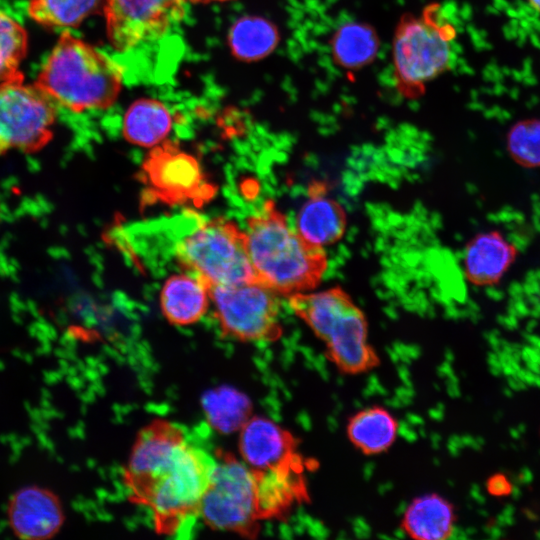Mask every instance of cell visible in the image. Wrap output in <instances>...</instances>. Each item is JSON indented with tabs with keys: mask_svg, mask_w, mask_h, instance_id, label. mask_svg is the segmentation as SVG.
I'll return each instance as SVG.
<instances>
[{
	"mask_svg": "<svg viewBox=\"0 0 540 540\" xmlns=\"http://www.w3.org/2000/svg\"><path fill=\"white\" fill-rule=\"evenodd\" d=\"M409 504L406 501H400L395 508V513L397 516H404L408 509Z\"/></svg>",
	"mask_w": 540,
	"mask_h": 540,
	"instance_id": "obj_47",
	"label": "cell"
},
{
	"mask_svg": "<svg viewBox=\"0 0 540 540\" xmlns=\"http://www.w3.org/2000/svg\"><path fill=\"white\" fill-rule=\"evenodd\" d=\"M225 0H105L106 30L112 47L126 52L161 39L188 5Z\"/></svg>",
	"mask_w": 540,
	"mask_h": 540,
	"instance_id": "obj_10",
	"label": "cell"
},
{
	"mask_svg": "<svg viewBox=\"0 0 540 540\" xmlns=\"http://www.w3.org/2000/svg\"><path fill=\"white\" fill-rule=\"evenodd\" d=\"M327 426L331 432H335L339 428L338 420L334 414L327 417Z\"/></svg>",
	"mask_w": 540,
	"mask_h": 540,
	"instance_id": "obj_41",
	"label": "cell"
},
{
	"mask_svg": "<svg viewBox=\"0 0 540 540\" xmlns=\"http://www.w3.org/2000/svg\"><path fill=\"white\" fill-rule=\"evenodd\" d=\"M405 420L412 426H423L425 423L424 419L420 415L413 412H408L405 415Z\"/></svg>",
	"mask_w": 540,
	"mask_h": 540,
	"instance_id": "obj_39",
	"label": "cell"
},
{
	"mask_svg": "<svg viewBox=\"0 0 540 540\" xmlns=\"http://www.w3.org/2000/svg\"><path fill=\"white\" fill-rule=\"evenodd\" d=\"M198 514L215 530L254 534L261 516L258 475L228 453L215 461Z\"/></svg>",
	"mask_w": 540,
	"mask_h": 540,
	"instance_id": "obj_6",
	"label": "cell"
},
{
	"mask_svg": "<svg viewBox=\"0 0 540 540\" xmlns=\"http://www.w3.org/2000/svg\"><path fill=\"white\" fill-rule=\"evenodd\" d=\"M172 128V115L156 99L143 98L127 109L123 119L125 139L137 146L152 148L165 140Z\"/></svg>",
	"mask_w": 540,
	"mask_h": 540,
	"instance_id": "obj_17",
	"label": "cell"
},
{
	"mask_svg": "<svg viewBox=\"0 0 540 540\" xmlns=\"http://www.w3.org/2000/svg\"><path fill=\"white\" fill-rule=\"evenodd\" d=\"M201 406L208 424L221 434L240 431L252 416L249 397L227 385L207 390L202 395Z\"/></svg>",
	"mask_w": 540,
	"mask_h": 540,
	"instance_id": "obj_19",
	"label": "cell"
},
{
	"mask_svg": "<svg viewBox=\"0 0 540 540\" xmlns=\"http://www.w3.org/2000/svg\"><path fill=\"white\" fill-rule=\"evenodd\" d=\"M445 406L442 402H438L435 408H431L428 411V415L435 421H442L444 418Z\"/></svg>",
	"mask_w": 540,
	"mask_h": 540,
	"instance_id": "obj_36",
	"label": "cell"
},
{
	"mask_svg": "<svg viewBox=\"0 0 540 540\" xmlns=\"http://www.w3.org/2000/svg\"><path fill=\"white\" fill-rule=\"evenodd\" d=\"M331 54L334 63L346 70H358L373 62L380 48L376 30L367 23L350 21L332 35Z\"/></svg>",
	"mask_w": 540,
	"mask_h": 540,
	"instance_id": "obj_18",
	"label": "cell"
},
{
	"mask_svg": "<svg viewBox=\"0 0 540 540\" xmlns=\"http://www.w3.org/2000/svg\"><path fill=\"white\" fill-rule=\"evenodd\" d=\"M464 447L461 437L457 435H452L447 442V449L449 453L456 457L459 455L460 449Z\"/></svg>",
	"mask_w": 540,
	"mask_h": 540,
	"instance_id": "obj_34",
	"label": "cell"
},
{
	"mask_svg": "<svg viewBox=\"0 0 540 540\" xmlns=\"http://www.w3.org/2000/svg\"><path fill=\"white\" fill-rule=\"evenodd\" d=\"M210 296L207 286L196 276L174 274L160 291V307L172 325L188 326L198 322L207 312Z\"/></svg>",
	"mask_w": 540,
	"mask_h": 540,
	"instance_id": "obj_15",
	"label": "cell"
},
{
	"mask_svg": "<svg viewBox=\"0 0 540 540\" xmlns=\"http://www.w3.org/2000/svg\"><path fill=\"white\" fill-rule=\"evenodd\" d=\"M144 184V202L167 205H202L216 192L199 161L172 142L164 140L146 155L138 175Z\"/></svg>",
	"mask_w": 540,
	"mask_h": 540,
	"instance_id": "obj_9",
	"label": "cell"
},
{
	"mask_svg": "<svg viewBox=\"0 0 540 540\" xmlns=\"http://www.w3.org/2000/svg\"><path fill=\"white\" fill-rule=\"evenodd\" d=\"M433 462H434V464H435L436 466H439V465H440L439 459H438L437 457H435V458L433 459Z\"/></svg>",
	"mask_w": 540,
	"mask_h": 540,
	"instance_id": "obj_56",
	"label": "cell"
},
{
	"mask_svg": "<svg viewBox=\"0 0 540 540\" xmlns=\"http://www.w3.org/2000/svg\"><path fill=\"white\" fill-rule=\"evenodd\" d=\"M396 431L397 435H399L409 443H413L418 439V433L414 430L413 426L409 424L405 419L397 422Z\"/></svg>",
	"mask_w": 540,
	"mask_h": 540,
	"instance_id": "obj_31",
	"label": "cell"
},
{
	"mask_svg": "<svg viewBox=\"0 0 540 540\" xmlns=\"http://www.w3.org/2000/svg\"><path fill=\"white\" fill-rule=\"evenodd\" d=\"M508 145L515 156L528 162H540V120L516 123L508 134Z\"/></svg>",
	"mask_w": 540,
	"mask_h": 540,
	"instance_id": "obj_26",
	"label": "cell"
},
{
	"mask_svg": "<svg viewBox=\"0 0 540 540\" xmlns=\"http://www.w3.org/2000/svg\"><path fill=\"white\" fill-rule=\"evenodd\" d=\"M468 537L465 530L457 525H452L450 532L447 536L448 539H466Z\"/></svg>",
	"mask_w": 540,
	"mask_h": 540,
	"instance_id": "obj_38",
	"label": "cell"
},
{
	"mask_svg": "<svg viewBox=\"0 0 540 540\" xmlns=\"http://www.w3.org/2000/svg\"><path fill=\"white\" fill-rule=\"evenodd\" d=\"M375 468L376 466L373 462L370 461L365 463L363 467V477L365 480H370L372 478Z\"/></svg>",
	"mask_w": 540,
	"mask_h": 540,
	"instance_id": "obj_40",
	"label": "cell"
},
{
	"mask_svg": "<svg viewBox=\"0 0 540 540\" xmlns=\"http://www.w3.org/2000/svg\"><path fill=\"white\" fill-rule=\"evenodd\" d=\"M14 531L26 538H46L62 523V511L56 498L43 489L30 487L18 492L9 508Z\"/></svg>",
	"mask_w": 540,
	"mask_h": 540,
	"instance_id": "obj_14",
	"label": "cell"
},
{
	"mask_svg": "<svg viewBox=\"0 0 540 540\" xmlns=\"http://www.w3.org/2000/svg\"><path fill=\"white\" fill-rule=\"evenodd\" d=\"M291 450L289 434L269 418L252 415L239 431L241 458L255 472L290 464Z\"/></svg>",
	"mask_w": 540,
	"mask_h": 540,
	"instance_id": "obj_13",
	"label": "cell"
},
{
	"mask_svg": "<svg viewBox=\"0 0 540 540\" xmlns=\"http://www.w3.org/2000/svg\"><path fill=\"white\" fill-rule=\"evenodd\" d=\"M56 103L23 74L0 83V155L10 151L34 153L53 138Z\"/></svg>",
	"mask_w": 540,
	"mask_h": 540,
	"instance_id": "obj_7",
	"label": "cell"
},
{
	"mask_svg": "<svg viewBox=\"0 0 540 540\" xmlns=\"http://www.w3.org/2000/svg\"><path fill=\"white\" fill-rule=\"evenodd\" d=\"M353 403H354V406H355L357 409H360V408H362V406H363L362 402H361L360 400H357V399H355Z\"/></svg>",
	"mask_w": 540,
	"mask_h": 540,
	"instance_id": "obj_53",
	"label": "cell"
},
{
	"mask_svg": "<svg viewBox=\"0 0 540 540\" xmlns=\"http://www.w3.org/2000/svg\"><path fill=\"white\" fill-rule=\"evenodd\" d=\"M337 538H338L339 540L347 539V538H348L347 532L341 530V531L338 533Z\"/></svg>",
	"mask_w": 540,
	"mask_h": 540,
	"instance_id": "obj_51",
	"label": "cell"
},
{
	"mask_svg": "<svg viewBox=\"0 0 540 540\" xmlns=\"http://www.w3.org/2000/svg\"><path fill=\"white\" fill-rule=\"evenodd\" d=\"M295 224V230L304 240L325 247L344 236L347 215L343 206L328 195V184L313 180L308 185L307 199L296 215Z\"/></svg>",
	"mask_w": 540,
	"mask_h": 540,
	"instance_id": "obj_12",
	"label": "cell"
},
{
	"mask_svg": "<svg viewBox=\"0 0 540 540\" xmlns=\"http://www.w3.org/2000/svg\"><path fill=\"white\" fill-rule=\"evenodd\" d=\"M393 349L399 355L400 363L410 365L413 360H416L421 355V349L416 345H405L403 343H395Z\"/></svg>",
	"mask_w": 540,
	"mask_h": 540,
	"instance_id": "obj_27",
	"label": "cell"
},
{
	"mask_svg": "<svg viewBox=\"0 0 540 540\" xmlns=\"http://www.w3.org/2000/svg\"><path fill=\"white\" fill-rule=\"evenodd\" d=\"M178 265L209 289L257 282L245 231L229 219H211L181 239L175 248Z\"/></svg>",
	"mask_w": 540,
	"mask_h": 540,
	"instance_id": "obj_5",
	"label": "cell"
},
{
	"mask_svg": "<svg viewBox=\"0 0 540 540\" xmlns=\"http://www.w3.org/2000/svg\"><path fill=\"white\" fill-rule=\"evenodd\" d=\"M395 396L400 399L403 406H407L412 403L413 397L415 396V391L413 387L403 385L396 388Z\"/></svg>",
	"mask_w": 540,
	"mask_h": 540,
	"instance_id": "obj_32",
	"label": "cell"
},
{
	"mask_svg": "<svg viewBox=\"0 0 540 540\" xmlns=\"http://www.w3.org/2000/svg\"><path fill=\"white\" fill-rule=\"evenodd\" d=\"M215 461L176 425L155 420L138 434L125 471L131 498L152 511L159 532H176L198 515Z\"/></svg>",
	"mask_w": 540,
	"mask_h": 540,
	"instance_id": "obj_1",
	"label": "cell"
},
{
	"mask_svg": "<svg viewBox=\"0 0 540 540\" xmlns=\"http://www.w3.org/2000/svg\"><path fill=\"white\" fill-rule=\"evenodd\" d=\"M397 373H398L399 378L402 380L403 385L413 387V383L411 381V374L408 369V365H405L403 363H398Z\"/></svg>",
	"mask_w": 540,
	"mask_h": 540,
	"instance_id": "obj_35",
	"label": "cell"
},
{
	"mask_svg": "<svg viewBox=\"0 0 540 540\" xmlns=\"http://www.w3.org/2000/svg\"><path fill=\"white\" fill-rule=\"evenodd\" d=\"M277 27L269 20L246 16L237 20L229 32L233 55L243 61H256L268 56L279 43Z\"/></svg>",
	"mask_w": 540,
	"mask_h": 540,
	"instance_id": "obj_21",
	"label": "cell"
},
{
	"mask_svg": "<svg viewBox=\"0 0 540 540\" xmlns=\"http://www.w3.org/2000/svg\"><path fill=\"white\" fill-rule=\"evenodd\" d=\"M385 404L391 408H400V407H403V404L402 402L400 401L399 398H397L396 396L394 397H391V398H387L385 400Z\"/></svg>",
	"mask_w": 540,
	"mask_h": 540,
	"instance_id": "obj_46",
	"label": "cell"
},
{
	"mask_svg": "<svg viewBox=\"0 0 540 540\" xmlns=\"http://www.w3.org/2000/svg\"><path fill=\"white\" fill-rule=\"evenodd\" d=\"M437 374H438V376L443 377V378H448L451 375H453L454 371L452 369V366H451L450 362L445 361L442 364H440L437 367Z\"/></svg>",
	"mask_w": 540,
	"mask_h": 540,
	"instance_id": "obj_37",
	"label": "cell"
},
{
	"mask_svg": "<svg viewBox=\"0 0 540 540\" xmlns=\"http://www.w3.org/2000/svg\"><path fill=\"white\" fill-rule=\"evenodd\" d=\"M27 45L28 37L22 25L0 10V83L22 75L19 66Z\"/></svg>",
	"mask_w": 540,
	"mask_h": 540,
	"instance_id": "obj_25",
	"label": "cell"
},
{
	"mask_svg": "<svg viewBox=\"0 0 540 540\" xmlns=\"http://www.w3.org/2000/svg\"><path fill=\"white\" fill-rule=\"evenodd\" d=\"M441 440H442V437H441V435L439 433L433 432V433L430 434L431 446L434 449L437 450V449L440 448Z\"/></svg>",
	"mask_w": 540,
	"mask_h": 540,
	"instance_id": "obj_43",
	"label": "cell"
},
{
	"mask_svg": "<svg viewBox=\"0 0 540 540\" xmlns=\"http://www.w3.org/2000/svg\"><path fill=\"white\" fill-rule=\"evenodd\" d=\"M458 383V377L455 374L446 378V390L452 398L459 397L460 395Z\"/></svg>",
	"mask_w": 540,
	"mask_h": 540,
	"instance_id": "obj_33",
	"label": "cell"
},
{
	"mask_svg": "<svg viewBox=\"0 0 540 540\" xmlns=\"http://www.w3.org/2000/svg\"><path fill=\"white\" fill-rule=\"evenodd\" d=\"M392 489H393V483L388 481V482L381 483L378 486L377 491L380 495H385Z\"/></svg>",
	"mask_w": 540,
	"mask_h": 540,
	"instance_id": "obj_44",
	"label": "cell"
},
{
	"mask_svg": "<svg viewBox=\"0 0 540 540\" xmlns=\"http://www.w3.org/2000/svg\"><path fill=\"white\" fill-rule=\"evenodd\" d=\"M387 354H388L390 360L393 363H395V364L400 363L399 355L395 352V350L393 348H388L387 349Z\"/></svg>",
	"mask_w": 540,
	"mask_h": 540,
	"instance_id": "obj_48",
	"label": "cell"
},
{
	"mask_svg": "<svg viewBox=\"0 0 540 540\" xmlns=\"http://www.w3.org/2000/svg\"><path fill=\"white\" fill-rule=\"evenodd\" d=\"M247 248L257 282L279 296L310 292L328 267L324 247L313 245L293 230L271 199L247 219Z\"/></svg>",
	"mask_w": 540,
	"mask_h": 540,
	"instance_id": "obj_2",
	"label": "cell"
},
{
	"mask_svg": "<svg viewBox=\"0 0 540 540\" xmlns=\"http://www.w3.org/2000/svg\"><path fill=\"white\" fill-rule=\"evenodd\" d=\"M323 340L335 362L346 371L357 372L375 363V356L367 344L364 314L346 291L340 297Z\"/></svg>",
	"mask_w": 540,
	"mask_h": 540,
	"instance_id": "obj_11",
	"label": "cell"
},
{
	"mask_svg": "<svg viewBox=\"0 0 540 540\" xmlns=\"http://www.w3.org/2000/svg\"><path fill=\"white\" fill-rule=\"evenodd\" d=\"M455 39L456 29L439 4L426 6L418 16H402L392 46L398 92L409 99L421 96L427 83L450 68Z\"/></svg>",
	"mask_w": 540,
	"mask_h": 540,
	"instance_id": "obj_4",
	"label": "cell"
},
{
	"mask_svg": "<svg viewBox=\"0 0 540 540\" xmlns=\"http://www.w3.org/2000/svg\"><path fill=\"white\" fill-rule=\"evenodd\" d=\"M351 524L353 534L356 538L367 539L371 536V526L362 516L352 518Z\"/></svg>",
	"mask_w": 540,
	"mask_h": 540,
	"instance_id": "obj_29",
	"label": "cell"
},
{
	"mask_svg": "<svg viewBox=\"0 0 540 540\" xmlns=\"http://www.w3.org/2000/svg\"><path fill=\"white\" fill-rule=\"evenodd\" d=\"M488 491L493 495L503 496L512 491V485L506 476L497 474L488 480Z\"/></svg>",
	"mask_w": 540,
	"mask_h": 540,
	"instance_id": "obj_28",
	"label": "cell"
},
{
	"mask_svg": "<svg viewBox=\"0 0 540 540\" xmlns=\"http://www.w3.org/2000/svg\"><path fill=\"white\" fill-rule=\"evenodd\" d=\"M336 383L340 386H342L344 384V379L343 377L339 376L336 380Z\"/></svg>",
	"mask_w": 540,
	"mask_h": 540,
	"instance_id": "obj_54",
	"label": "cell"
},
{
	"mask_svg": "<svg viewBox=\"0 0 540 540\" xmlns=\"http://www.w3.org/2000/svg\"><path fill=\"white\" fill-rule=\"evenodd\" d=\"M510 258L509 246L498 233L480 234L465 248V276L476 285L491 284L502 275Z\"/></svg>",
	"mask_w": 540,
	"mask_h": 540,
	"instance_id": "obj_16",
	"label": "cell"
},
{
	"mask_svg": "<svg viewBox=\"0 0 540 540\" xmlns=\"http://www.w3.org/2000/svg\"><path fill=\"white\" fill-rule=\"evenodd\" d=\"M453 522L452 506L436 494H426L414 499L403 519L407 534L420 540L446 539Z\"/></svg>",
	"mask_w": 540,
	"mask_h": 540,
	"instance_id": "obj_20",
	"label": "cell"
},
{
	"mask_svg": "<svg viewBox=\"0 0 540 540\" xmlns=\"http://www.w3.org/2000/svg\"><path fill=\"white\" fill-rule=\"evenodd\" d=\"M104 4L105 0H29L28 13L45 27H75Z\"/></svg>",
	"mask_w": 540,
	"mask_h": 540,
	"instance_id": "obj_23",
	"label": "cell"
},
{
	"mask_svg": "<svg viewBox=\"0 0 540 540\" xmlns=\"http://www.w3.org/2000/svg\"><path fill=\"white\" fill-rule=\"evenodd\" d=\"M122 80V69L112 58L64 32L44 62L36 84L56 104L81 113L113 105Z\"/></svg>",
	"mask_w": 540,
	"mask_h": 540,
	"instance_id": "obj_3",
	"label": "cell"
},
{
	"mask_svg": "<svg viewBox=\"0 0 540 540\" xmlns=\"http://www.w3.org/2000/svg\"><path fill=\"white\" fill-rule=\"evenodd\" d=\"M306 528L310 536L318 540H325L330 535V530L323 524L322 521L317 519H312Z\"/></svg>",
	"mask_w": 540,
	"mask_h": 540,
	"instance_id": "obj_30",
	"label": "cell"
},
{
	"mask_svg": "<svg viewBox=\"0 0 540 540\" xmlns=\"http://www.w3.org/2000/svg\"><path fill=\"white\" fill-rule=\"evenodd\" d=\"M222 334L244 342H270L281 334L279 295L258 282L208 289Z\"/></svg>",
	"mask_w": 540,
	"mask_h": 540,
	"instance_id": "obj_8",
	"label": "cell"
},
{
	"mask_svg": "<svg viewBox=\"0 0 540 540\" xmlns=\"http://www.w3.org/2000/svg\"><path fill=\"white\" fill-rule=\"evenodd\" d=\"M299 421L302 425V427L305 429V430H310L311 427H312V422H311V419L309 417V415L307 413H302L299 417Z\"/></svg>",
	"mask_w": 540,
	"mask_h": 540,
	"instance_id": "obj_42",
	"label": "cell"
},
{
	"mask_svg": "<svg viewBox=\"0 0 540 540\" xmlns=\"http://www.w3.org/2000/svg\"><path fill=\"white\" fill-rule=\"evenodd\" d=\"M524 1L534 13L540 16V0H524Z\"/></svg>",
	"mask_w": 540,
	"mask_h": 540,
	"instance_id": "obj_45",
	"label": "cell"
},
{
	"mask_svg": "<svg viewBox=\"0 0 540 540\" xmlns=\"http://www.w3.org/2000/svg\"><path fill=\"white\" fill-rule=\"evenodd\" d=\"M290 464H284L258 475V497L261 516L280 511L296 496L299 481Z\"/></svg>",
	"mask_w": 540,
	"mask_h": 540,
	"instance_id": "obj_24",
	"label": "cell"
},
{
	"mask_svg": "<svg viewBox=\"0 0 540 540\" xmlns=\"http://www.w3.org/2000/svg\"><path fill=\"white\" fill-rule=\"evenodd\" d=\"M397 422L384 409L369 408L360 411L348 424L351 441L368 454L386 450L395 440Z\"/></svg>",
	"mask_w": 540,
	"mask_h": 540,
	"instance_id": "obj_22",
	"label": "cell"
},
{
	"mask_svg": "<svg viewBox=\"0 0 540 540\" xmlns=\"http://www.w3.org/2000/svg\"><path fill=\"white\" fill-rule=\"evenodd\" d=\"M417 433H418V436H421L423 438H425L427 436V433H426L425 429L422 426L419 427Z\"/></svg>",
	"mask_w": 540,
	"mask_h": 540,
	"instance_id": "obj_52",
	"label": "cell"
},
{
	"mask_svg": "<svg viewBox=\"0 0 540 540\" xmlns=\"http://www.w3.org/2000/svg\"><path fill=\"white\" fill-rule=\"evenodd\" d=\"M453 359H454L453 353L451 352V350L447 349L445 351V361L451 362L453 361Z\"/></svg>",
	"mask_w": 540,
	"mask_h": 540,
	"instance_id": "obj_50",
	"label": "cell"
},
{
	"mask_svg": "<svg viewBox=\"0 0 540 540\" xmlns=\"http://www.w3.org/2000/svg\"><path fill=\"white\" fill-rule=\"evenodd\" d=\"M378 537L381 538V539H391L392 538L391 536H388L386 534H378Z\"/></svg>",
	"mask_w": 540,
	"mask_h": 540,
	"instance_id": "obj_55",
	"label": "cell"
},
{
	"mask_svg": "<svg viewBox=\"0 0 540 540\" xmlns=\"http://www.w3.org/2000/svg\"><path fill=\"white\" fill-rule=\"evenodd\" d=\"M407 536L405 528H397L394 531V537L398 539H404Z\"/></svg>",
	"mask_w": 540,
	"mask_h": 540,
	"instance_id": "obj_49",
	"label": "cell"
}]
</instances>
